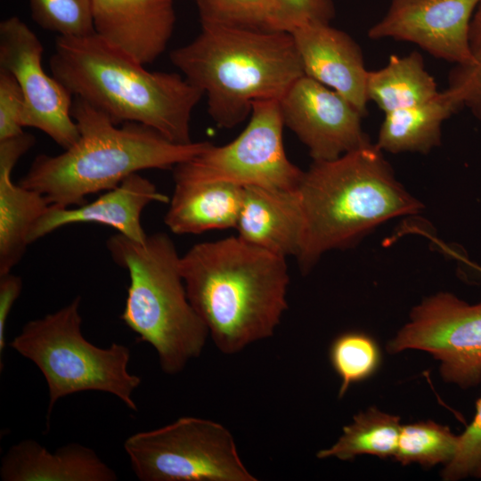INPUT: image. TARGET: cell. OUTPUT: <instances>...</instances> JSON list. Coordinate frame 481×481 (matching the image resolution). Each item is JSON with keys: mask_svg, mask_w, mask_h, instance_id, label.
Segmentation results:
<instances>
[{"mask_svg": "<svg viewBox=\"0 0 481 481\" xmlns=\"http://www.w3.org/2000/svg\"><path fill=\"white\" fill-rule=\"evenodd\" d=\"M180 270L190 303L225 355L272 337L288 308L286 257L239 236L193 245Z\"/></svg>", "mask_w": 481, "mask_h": 481, "instance_id": "obj_1", "label": "cell"}, {"mask_svg": "<svg viewBox=\"0 0 481 481\" xmlns=\"http://www.w3.org/2000/svg\"><path fill=\"white\" fill-rule=\"evenodd\" d=\"M52 75L73 96L114 123L150 126L176 143H190L191 118L204 93L178 73L149 71L96 33L57 37Z\"/></svg>", "mask_w": 481, "mask_h": 481, "instance_id": "obj_2", "label": "cell"}, {"mask_svg": "<svg viewBox=\"0 0 481 481\" xmlns=\"http://www.w3.org/2000/svg\"><path fill=\"white\" fill-rule=\"evenodd\" d=\"M72 117L79 137L63 152L38 155L20 184L43 194L50 205L69 208L86 197L117 187L145 169H169L204 151L210 143H174L135 122L118 126L103 111L75 97Z\"/></svg>", "mask_w": 481, "mask_h": 481, "instance_id": "obj_3", "label": "cell"}, {"mask_svg": "<svg viewBox=\"0 0 481 481\" xmlns=\"http://www.w3.org/2000/svg\"><path fill=\"white\" fill-rule=\"evenodd\" d=\"M298 192L304 233L297 258L303 272L325 252L346 248L380 224L423 207L371 143L335 159L313 161Z\"/></svg>", "mask_w": 481, "mask_h": 481, "instance_id": "obj_4", "label": "cell"}, {"mask_svg": "<svg viewBox=\"0 0 481 481\" xmlns=\"http://www.w3.org/2000/svg\"><path fill=\"white\" fill-rule=\"evenodd\" d=\"M170 60L207 95L208 114L224 128L243 122L256 102L280 101L305 75L292 35L277 30L201 26Z\"/></svg>", "mask_w": 481, "mask_h": 481, "instance_id": "obj_5", "label": "cell"}, {"mask_svg": "<svg viewBox=\"0 0 481 481\" xmlns=\"http://www.w3.org/2000/svg\"><path fill=\"white\" fill-rule=\"evenodd\" d=\"M106 248L130 279L121 320L139 342L157 352L161 371L175 375L200 355L208 328L187 297L177 249L165 232L147 235L143 242L119 233Z\"/></svg>", "mask_w": 481, "mask_h": 481, "instance_id": "obj_6", "label": "cell"}, {"mask_svg": "<svg viewBox=\"0 0 481 481\" xmlns=\"http://www.w3.org/2000/svg\"><path fill=\"white\" fill-rule=\"evenodd\" d=\"M81 298L28 322L9 344L34 363L48 387L47 421L56 402L67 395L86 391L111 394L136 412L133 394L141 377L128 371L130 349L112 343L106 348L88 341L81 331Z\"/></svg>", "mask_w": 481, "mask_h": 481, "instance_id": "obj_7", "label": "cell"}, {"mask_svg": "<svg viewBox=\"0 0 481 481\" xmlns=\"http://www.w3.org/2000/svg\"><path fill=\"white\" fill-rule=\"evenodd\" d=\"M141 481H257L245 467L232 433L198 417L128 436L124 442Z\"/></svg>", "mask_w": 481, "mask_h": 481, "instance_id": "obj_8", "label": "cell"}, {"mask_svg": "<svg viewBox=\"0 0 481 481\" xmlns=\"http://www.w3.org/2000/svg\"><path fill=\"white\" fill-rule=\"evenodd\" d=\"M279 101L256 102L244 130L223 146L204 151L173 168L174 181H217L241 187L296 190L304 171L287 157Z\"/></svg>", "mask_w": 481, "mask_h": 481, "instance_id": "obj_9", "label": "cell"}, {"mask_svg": "<svg viewBox=\"0 0 481 481\" xmlns=\"http://www.w3.org/2000/svg\"><path fill=\"white\" fill-rule=\"evenodd\" d=\"M428 352L447 382L462 388L481 382V302L469 304L439 292L414 306L409 322L388 343L390 353Z\"/></svg>", "mask_w": 481, "mask_h": 481, "instance_id": "obj_10", "label": "cell"}, {"mask_svg": "<svg viewBox=\"0 0 481 481\" xmlns=\"http://www.w3.org/2000/svg\"><path fill=\"white\" fill-rule=\"evenodd\" d=\"M40 39L19 17L0 23V68L11 72L25 99L24 127L37 128L64 150L79 137L72 94L43 68Z\"/></svg>", "mask_w": 481, "mask_h": 481, "instance_id": "obj_11", "label": "cell"}, {"mask_svg": "<svg viewBox=\"0 0 481 481\" xmlns=\"http://www.w3.org/2000/svg\"><path fill=\"white\" fill-rule=\"evenodd\" d=\"M284 125L306 146L313 161L335 159L371 143L363 115L341 94L303 75L279 101Z\"/></svg>", "mask_w": 481, "mask_h": 481, "instance_id": "obj_12", "label": "cell"}, {"mask_svg": "<svg viewBox=\"0 0 481 481\" xmlns=\"http://www.w3.org/2000/svg\"><path fill=\"white\" fill-rule=\"evenodd\" d=\"M480 1L391 0L368 37L410 42L438 59L469 65L472 62L469 27Z\"/></svg>", "mask_w": 481, "mask_h": 481, "instance_id": "obj_13", "label": "cell"}, {"mask_svg": "<svg viewBox=\"0 0 481 481\" xmlns=\"http://www.w3.org/2000/svg\"><path fill=\"white\" fill-rule=\"evenodd\" d=\"M290 34L305 75L338 92L366 115L369 70L358 44L330 23L306 24Z\"/></svg>", "mask_w": 481, "mask_h": 481, "instance_id": "obj_14", "label": "cell"}, {"mask_svg": "<svg viewBox=\"0 0 481 481\" xmlns=\"http://www.w3.org/2000/svg\"><path fill=\"white\" fill-rule=\"evenodd\" d=\"M168 201L169 198L152 182L135 173L90 203L75 208L50 205L32 225L28 241L31 244L68 224L97 223L114 228L132 240L143 242L148 235L141 223L143 209L153 202Z\"/></svg>", "mask_w": 481, "mask_h": 481, "instance_id": "obj_15", "label": "cell"}, {"mask_svg": "<svg viewBox=\"0 0 481 481\" xmlns=\"http://www.w3.org/2000/svg\"><path fill=\"white\" fill-rule=\"evenodd\" d=\"M95 33L145 65L163 53L172 36L174 0H93Z\"/></svg>", "mask_w": 481, "mask_h": 481, "instance_id": "obj_16", "label": "cell"}, {"mask_svg": "<svg viewBox=\"0 0 481 481\" xmlns=\"http://www.w3.org/2000/svg\"><path fill=\"white\" fill-rule=\"evenodd\" d=\"M242 206L236 224L246 242L281 257H298L304 217L298 189L243 187Z\"/></svg>", "mask_w": 481, "mask_h": 481, "instance_id": "obj_17", "label": "cell"}, {"mask_svg": "<svg viewBox=\"0 0 481 481\" xmlns=\"http://www.w3.org/2000/svg\"><path fill=\"white\" fill-rule=\"evenodd\" d=\"M35 142L25 132L0 140V275L11 273L20 263L32 225L50 206L43 194L12 180L16 163Z\"/></svg>", "mask_w": 481, "mask_h": 481, "instance_id": "obj_18", "label": "cell"}, {"mask_svg": "<svg viewBox=\"0 0 481 481\" xmlns=\"http://www.w3.org/2000/svg\"><path fill=\"white\" fill-rule=\"evenodd\" d=\"M3 481H116L118 475L91 448L70 443L51 452L34 439L12 445L1 461Z\"/></svg>", "mask_w": 481, "mask_h": 481, "instance_id": "obj_19", "label": "cell"}, {"mask_svg": "<svg viewBox=\"0 0 481 481\" xmlns=\"http://www.w3.org/2000/svg\"><path fill=\"white\" fill-rule=\"evenodd\" d=\"M164 221L176 234L236 227L244 189L217 181H174Z\"/></svg>", "mask_w": 481, "mask_h": 481, "instance_id": "obj_20", "label": "cell"}, {"mask_svg": "<svg viewBox=\"0 0 481 481\" xmlns=\"http://www.w3.org/2000/svg\"><path fill=\"white\" fill-rule=\"evenodd\" d=\"M461 109L446 91L413 107L385 114L376 146L390 153H428L441 143L442 125Z\"/></svg>", "mask_w": 481, "mask_h": 481, "instance_id": "obj_21", "label": "cell"}, {"mask_svg": "<svg viewBox=\"0 0 481 481\" xmlns=\"http://www.w3.org/2000/svg\"><path fill=\"white\" fill-rule=\"evenodd\" d=\"M422 55L414 51L391 55L381 69L369 71L367 95L384 113L425 103L440 91L425 69Z\"/></svg>", "mask_w": 481, "mask_h": 481, "instance_id": "obj_22", "label": "cell"}, {"mask_svg": "<svg viewBox=\"0 0 481 481\" xmlns=\"http://www.w3.org/2000/svg\"><path fill=\"white\" fill-rule=\"evenodd\" d=\"M402 425L400 418L371 407L354 416L343 428L342 435L330 448L316 454L319 459L349 461L362 454L379 458L394 457Z\"/></svg>", "mask_w": 481, "mask_h": 481, "instance_id": "obj_23", "label": "cell"}, {"mask_svg": "<svg viewBox=\"0 0 481 481\" xmlns=\"http://www.w3.org/2000/svg\"><path fill=\"white\" fill-rule=\"evenodd\" d=\"M458 445L459 436L449 427L432 420L419 421L401 427L394 458L403 465H446L455 455Z\"/></svg>", "mask_w": 481, "mask_h": 481, "instance_id": "obj_24", "label": "cell"}, {"mask_svg": "<svg viewBox=\"0 0 481 481\" xmlns=\"http://www.w3.org/2000/svg\"><path fill=\"white\" fill-rule=\"evenodd\" d=\"M201 26L277 30L275 0H196Z\"/></svg>", "mask_w": 481, "mask_h": 481, "instance_id": "obj_25", "label": "cell"}, {"mask_svg": "<svg viewBox=\"0 0 481 481\" xmlns=\"http://www.w3.org/2000/svg\"><path fill=\"white\" fill-rule=\"evenodd\" d=\"M331 365L341 379L338 397L349 387L371 377L380 363L375 340L365 333L346 332L335 338L330 349Z\"/></svg>", "mask_w": 481, "mask_h": 481, "instance_id": "obj_26", "label": "cell"}, {"mask_svg": "<svg viewBox=\"0 0 481 481\" xmlns=\"http://www.w3.org/2000/svg\"><path fill=\"white\" fill-rule=\"evenodd\" d=\"M31 17L58 37H79L95 33L93 0H29Z\"/></svg>", "mask_w": 481, "mask_h": 481, "instance_id": "obj_27", "label": "cell"}, {"mask_svg": "<svg viewBox=\"0 0 481 481\" xmlns=\"http://www.w3.org/2000/svg\"><path fill=\"white\" fill-rule=\"evenodd\" d=\"M472 62L455 65L448 77L445 89L462 107L481 119V1L472 17L469 32Z\"/></svg>", "mask_w": 481, "mask_h": 481, "instance_id": "obj_28", "label": "cell"}, {"mask_svg": "<svg viewBox=\"0 0 481 481\" xmlns=\"http://www.w3.org/2000/svg\"><path fill=\"white\" fill-rule=\"evenodd\" d=\"M481 463V397L477 401L471 423L459 436V445L452 460L442 472L444 480H459L473 475Z\"/></svg>", "mask_w": 481, "mask_h": 481, "instance_id": "obj_29", "label": "cell"}, {"mask_svg": "<svg viewBox=\"0 0 481 481\" xmlns=\"http://www.w3.org/2000/svg\"><path fill=\"white\" fill-rule=\"evenodd\" d=\"M279 12V29L293 32L311 23H330L335 15L331 0H275Z\"/></svg>", "mask_w": 481, "mask_h": 481, "instance_id": "obj_30", "label": "cell"}, {"mask_svg": "<svg viewBox=\"0 0 481 481\" xmlns=\"http://www.w3.org/2000/svg\"><path fill=\"white\" fill-rule=\"evenodd\" d=\"M24 112L25 99L19 82L0 68V140L24 133Z\"/></svg>", "mask_w": 481, "mask_h": 481, "instance_id": "obj_31", "label": "cell"}, {"mask_svg": "<svg viewBox=\"0 0 481 481\" xmlns=\"http://www.w3.org/2000/svg\"><path fill=\"white\" fill-rule=\"evenodd\" d=\"M22 289L20 277L11 273L0 275V366L3 369V354L6 348V322L14 302Z\"/></svg>", "mask_w": 481, "mask_h": 481, "instance_id": "obj_32", "label": "cell"}, {"mask_svg": "<svg viewBox=\"0 0 481 481\" xmlns=\"http://www.w3.org/2000/svg\"><path fill=\"white\" fill-rule=\"evenodd\" d=\"M473 477H478V478H481V463L480 465L476 469V470L474 471Z\"/></svg>", "mask_w": 481, "mask_h": 481, "instance_id": "obj_33", "label": "cell"}, {"mask_svg": "<svg viewBox=\"0 0 481 481\" xmlns=\"http://www.w3.org/2000/svg\"><path fill=\"white\" fill-rule=\"evenodd\" d=\"M472 268L477 273L478 278L481 280V267L478 265H473Z\"/></svg>", "mask_w": 481, "mask_h": 481, "instance_id": "obj_34", "label": "cell"}]
</instances>
